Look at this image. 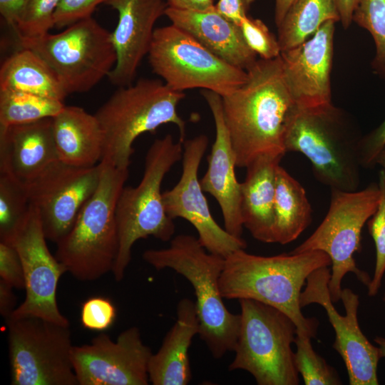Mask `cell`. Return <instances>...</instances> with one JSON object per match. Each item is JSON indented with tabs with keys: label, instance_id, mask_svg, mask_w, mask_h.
Returning <instances> with one entry per match:
<instances>
[{
	"label": "cell",
	"instance_id": "1",
	"mask_svg": "<svg viewBox=\"0 0 385 385\" xmlns=\"http://www.w3.org/2000/svg\"><path fill=\"white\" fill-rule=\"evenodd\" d=\"M247 73L241 86L222 97L223 118L238 168H246L264 154L287 153L284 126L294 106L280 56L257 60Z\"/></svg>",
	"mask_w": 385,
	"mask_h": 385
},
{
	"label": "cell",
	"instance_id": "2",
	"mask_svg": "<svg viewBox=\"0 0 385 385\" xmlns=\"http://www.w3.org/2000/svg\"><path fill=\"white\" fill-rule=\"evenodd\" d=\"M329 265L322 251L265 257L240 249L225 257L220 292L223 299H251L272 306L294 322L297 334L314 338L318 321L302 314V288L312 272Z\"/></svg>",
	"mask_w": 385,
	"mask_h": 385
},
{
	"label": "cell",
	"instance_id": "3",
	"mask_svg": "<svg viewBox=\"0 0 385 385\" xmlns=\"http://www.w3.org/2000/svg\"><path fill=\"white\" fill-rule=\"evenodd\" d=\"M143 259L157 270L171 269L190 282L196 297L199 336L213 358L221 359L233 351L240 314L227 309L220 292L225 258L208 252L195 236L178 235L167 248L145 250Z\"/></svg>",
	"mask_w": 385,
	"mask_h": 385
},
{
	"label": "cell",
	"instance_id": "4",
	"mask_svg": "<svg viewBox=\"0 0 385 385\" xmlns=\"http://www.w3.org/2000/svg\"><path fill=\"white\" fill-rule=\"evenodd\" d=\"M184 92L173 91L160 79L140 78L118 89L95 113L104 138L101 160L128 169L133 144L140 135L173 123L179 141L185 140L186 123L178 113Z\"/></svg>",
	"mask_w": 385,
	"mask_h": 385
},
{
	"label": "cell",
	"instance_id": "5",
	"mask_svg": "<svg viewBox=\"0 0 385 385\" xmlns=\"http://www.w3.org/2000/svg\"><path fill=\"white\" fill-rule=\"evenodd\" d=\"M98 185L69 230L57 243L56 259L76 279L95 281L112 272L118 248L115 207L129 176L101 160Z\"/></svg>",
	"mask_w": 385,
	"mask_h": 385
},
{
	"label": "cell",
	"instance_id": "6",
	"mask_svg": "<svg viewBox=\"0 0 385 385\" xmlns=\"http://www.w3.org/2000/svg\"><path fill=\"white\" fill-rule=\"evenodd\" d=\"M183 154V143L175 142L170 134L155 140L147 151L139 184L121 190L115 207L118 248L112 270L116 282L124 277L136 241L150 236L164 242L173 238L175 226L165 210L160 188Z\"/></svg>",
	"mask_w": 385,
	"mask_h": 385
},
{
	"label": "cell",
	"instance_id": "7",
	"mask_svg": "<svg viewBox=\"0 0 385 385\" xmlns=\"http://www.w3.org/2000/svg\"><path fill=\"white\" fill-rule=\"evenodd\" d=\"M361 138L344 113L332 107L307 111L294 106L284 126L286 152H298L311 162L319 182L352 192L360 183L359 145Z\"/></svg>",
	"mask_w": 385,
	"mask_h": 385
},
{
	"label": "cell",
	"instance_id": "8",
	"mask_svg": "<svg viewBox=\"0 0 385 385\" xmlns=\"http://www.w3.org/2000/svg\"><path fill=\"white\" fill-rule=\"evenodd\" d=\"M240 326L229 371L249 372L258 385H297V327L282 311L251 299H239Z\"/></svg>",
	"mask_w": 385,
	"mask_h": 385
},
{
	"label": "cell",
	"instance_id": "9",
	"mask_svg": "<svg viewBox=\"0 0 385 385\" xmlns=\"http://www.w3.org/2000/svg\"><path fill=\"white\" fill-rule=\"evenodd\" d=\"M17 39L20 47L34 51L51 68L68 95L88 92L116 63L111 32L92 16L58 34Z\"/></svg>",
	"mask_w": 385,
	"mask_h": 385
},
{
	"label": "cell",
	"instance_id": "10",
	"mask_svg": "<svg viewBox=\"0 0 385 385\" xmlns=\"http://www.w3.org/2000/svg\"><path fill=\"white\" fill-rule=\"evenodd\" d=\"M379 200L378 183H371L359 191L331 189L330 205L323 221L290 252L322 251L329 257L332 270L328 287L334 303L341 299L342 282L347 273L354 274L366 286L371 281L368 273L358 268L354 255L360 250L362 228L376 211Z\"/></svg>",
	"mask_w": 385,
	"mask_h": 385
},
{
	"label": "cell",
	"instance_id": "11",
	"mask_svg": "<svg viewBox=\"0 0 385 385\" xmlns=\"http://www.w3.org/2000/svg\"><path fill=\"white\" fill-rule=\"evenodd\" d=\"M148 56L153 72L176 91L200 88L222 97L247 78L246 71L223 61L172 24L155 29Z\"/></svg>",
	"mask_w": 385,
	"mask_h": 385
},
{
	"label": "cell",
	"instance_id": "12",
	"mask_svg": "<svg viewBox=\"0 0 385 385\" xmlns=\"http://www.w3.org/2000/svg\"><path fill=\"white\" fill-rule=\"evenodd\" d=\"M6 320L13 385H78L70 325L36 317Z\"/></svg>",
	"mask_w": 385,
	"mask_h": 385
},
{
	"label": "cell",
	"instance_id": "13",
	"mask_svg": "<svg viewBox=\"0 0 385 385\" xmlns=\"http://www.w3.org/2000/svg\"><path fill=\"white\" fill-rule=\"evenodd\" d=\"M46 240L39 213L30 205L13 234L6 240H1L11 243L17 250L25 279V299L9 318L36 317L70 325L56 301L58 283L66 270L49 251Z\"/></svg>",
	"mask_w": 385,
	"mask_h": 385
},
{
	"label": "cell",
	"instance_id": "14",
	"mask_svg": "<svg viewBox=\"0 0 385 385\" xmlns=\"http://www.w3.org/2000/svg\"><path fill=\"white\" fill-rule=\"evenodd\" d=\"M330 270L323 267L312 272L300 296V304L321 305L327 312L335 332L333 348L343 359L350 385H377V366L381 358L378 346L373 345L362 332L358 321L359 297L349 288L342 289L341 299L345 310L340 314L334 306L329 292Z\"/></svg>",
	"mask_w": 385,
	"mask_h": 385
},
{
	"label": "cell",
	"instance_id": "15",
	"mask_svg": "<svg viewBox=\"0 0 385 385\" xmlns=\"http://www.w3.org/2000/svg\"><path fill=\"white\" fill-rule=\"evenodd\" d=\"M101 173V163L83 168L58 160L24 183L30 205L38 212L47 240L57 243L69 232L96 191Z\"/></svg>",
	"mask_w": 385,
	"mask_h": 385
},
{
	"label": "cell",
	"instance_id": "16",
	"mask_svg": "<svg viewBox=\"0 0 385 385\" xmlns=\"http://www.w3.org/2000/svg\"><path fill=\"white\" fill-rule=\"evenodd\" d=\"M152 354L140 329L131 327L116 340L102 333L90 344L73 345L71 361L78 385H148Z\"/></svg>",
	"mask_w": 385,
	"mask_h": 385
},
{
	"label": "cell",
	"instance_id": "17",
	"mask_svg": "<svg viewBox=\"0 0 385 385\" xmlns=\"http://www.w3.org/2000/svg\"><path fill=\"white\" fill-rule=\"evenodd\" d=\"M183 171L180 180L171 189L163 192L168 215L173 220L180 217L196 230L201 245L210 252L227 257L233 252L245 249L242 238L230 235L212 217L203 193L198 170L207 148L208 138L204 134L185 139L183 143Z\"/></svg>",
	"mask_w": 385,
	"mask_h": 385
},
{
	"label": "cell",
	"instance_id": "18",
	"mask_svg": "<svg viewBox=\"0 0 385 385\" xmlns=\"http://www.w3.org/2000/svg\"><path fill=\"white\" fill-rule=\"evenodd\" d=\"M335 21H328L303 43L281 52L283 75L297 108L332 107L331 70Z\"/></svg>",
	"mask_w": 385,
	"mask_h": 385
},
{
	"label": "cell",
	"instance_id": "19",
	"mask_svg": "<svg viewBox=\"0 0 385 385\" xmlns=\"http://www.w3.org/2000/svg\"><path fill=\"white\" fill-rule=\"evenodd\" d=\"M118 12V24L111 32L116 63L108 78L117 87L133 83L138 68L148 54L158 19L165 15V0H106Z\"/></svg>",
	"mask_w": 385,
	"mask_h": 385
},
{
	"label": "cell",
	"instance_id": "20",
	"mask_svg": "<svg viewBox=\"0 0 385 385\" xmlns=\"http://www.w3.org/2000/svg\"><path fill=\"white\" fill-rule=\"evenodd\" d=\"M212 113L215 138L207 156V168L200 180L204 192L218 202L224 220V228L232 235L242 238L241 183L236 178V160L225 123L222 96L210 90H201Z\"/></svg>",
	"mask_w": 385,
	"mask_h": 385
},
{
	"label": "cell",
	"instance_id": "21",
	"mask_svg": "<svg viewBox=\"0 0 385 385\" xmlns=\"http://www.w3.org/2000/svg\"><path fill=\"white\" fill-rule=\"evenodd\" d=\"M58 160L52 118L0 127V172L26 183Z\"/></svg>",
	"mask_w": 385,
	"mask_h": 385
},
{
	"label": "cell",
	"instance_id": "22",
	"mask_svg": "<svg viewBox=\"0 0 385 385\" xmlns=\"http://www.w3.org/2000/svg\"><path fill=\"white\" fill-rule=\"evenodd\" d=\"M165 15L212 53L240 69L247 71L257 61L246 44L240 26L215 8L205 11L168 7Z\"/></svg>",
	"mask_w": 385,
	"mask_h": 385
},
{
	"label": "cell",
	"instance_id": "23",
	"mask_svg": "<svg viewBox=\"0 0 385 385\" xmlns=\"http://www.w3.org/2000/svg\"><path fill=\"white\" fill-rule=\"evenodd\" d=\"M284 154L267 153L249 164L241 183L243 226L262 242L274 243V202L277 167Z\"/></svg>",
	"mask_w": 385,
	"mask_h": 385
},
{
	"label": "cell",
	"instance_id": "24",
	"mask_svg": "<svg viewBox=\"0 0 385 385\" xmlns=\"http://www.w3.org/2000/svg\"><path fill=\"white\" fill-rule=\"evenodd\" d=\"M200 332L195 302L182 299L177 305V319L161 346L149 361L150 382L153 385H187L192 379L188 349Z\"/></svg>",
	"mask_w": 385,
	"mask_h": 385
},
{
	"label": "cell",
	"instance_id": "25",
	"mask_svg": "<svg viewBox=\"0 0 385 385\" xmlns=\"http://www.w3.org/2000/svg\"><path fill=\"white\" fill-rule=\"evenodd\" d=\"M58 160L76 167H92L102 160L104 138L95 114L76 106H65L52 118Z\"/></svg>",
	"mask_w": 385,
	"mask_h": 385
},
{
	"label": "cell",
	"instance_id": "26",
	"mask_svg": "<svg viewBox=\"0 0 385 385\" xmlns=\"http://www.w3.org/2000/svg\"><path fill=\"white\" fill-rule=\"evenodd\" d=\"M31 93L63 101L68 95L51 68L34 51L22 48L0 68V90Z\"/></svg>",
	"mask_w": 385,
	"mask_h": 385
},
{
	"label": "cell",
	"instance_id": "27",
	"mask_svg": "<svg viewBox=\"0 0 385 385\" xmlns=\"http://www.w3.org/2000/svg\"><path fill=\"white\" fill-rule=\"evenodd\" d=\"M312 220V207L302 185L279 165L274 202V243L296 240Z\"/></svg>",
	"mask_w": 385,
	"mask_h": 385
},
{
	"label": "cell",
	"instance_id": "28",
	"mask_svg": "<svg viewBox=\"0 0 385 385\" xmlns=\"http://www.w3.org/2000/svg\"><path fill=\"white\" fill-rule=\"evenodd\" d=\"M328 21H340L336 0H294L277 26L281 51L303 43Z\"/></svg>",
	"mask_w": 385,
	"mask_h": 385
},
{
	"label": "cell",
	"instance_id": "29",
	"mask_svg": "<svg viewBox=\"0 0 385 385\" xmlns=\"http://www.w3.org/2000/svg\"><path fill=\"white\" fill-rule=\"evenodd\" d=\"M65 106L63 101L52 98L16 90H0V127L53 118Z\"/></svg>",
	"mask_w": 385,
	"mask_h": 385
},
{
	"label": "cell",
	"instance_id": "30",
	"mask_svg": "<svg viewBox=\"0 0 385 385\" xmlns=\"http://www.w3.org/2000/svg\"><path fill=\"white\" fill-rule=\"evenodd\" d=\"M30 203L24 183L0 172V240H6L26 216Z\"/></svg>",
	"mask_w": 385,
	"mask_h": 385
},
{
	"label": "cell",
	"instance_id": "31",
	"mask_svg": "<svg viewBox=\"0 0 385 385\" xmlns=\"http://www.w3.org/2000/svg\"><path fill=\"white\" fill-rule=\"evenodd\" d=\"M310 337L296 334L294 365L306 385H339L342 384L336 370L317 354Z\"/></svg>",
	"mask_w": 385,
	"mask_h": 385
},
{
	"label": "cell",
	"instance_id": "32",
	"mask_svg": "<svg viewBox=\"0 0 385 385\" xmlns=\"http://www.w3.org/2000/svg\"><path fill=\"white\" fill-rule=\"evenodd\" d=\"M353 21L371 35L376 48L373 66L385 77V0H361Z\"/></svg>",
	"mask_w": 385,
	"mask_h": 385
},
{
	"label": "cell",
	"instance_id": "33",
	"mask_svg": "<svg viewBox=\"0 0 385 385\" xmlns=\"http://www.w3.org/2000/svg\"><path fill=\"white\" fill-rule=\"evenodd\" d=\"M379 200L373 215L367 221L368 230L376 249V262L374 275L367 286L368 295L377 294L385 272V170L379 173Z\"/></svg>",
	"mask_w": 385,
	"mask_h": 385
},
{
	"label": "cell",
	"instance_id": "34",
	"mask_svg": "<svg viewBox=\"0 0 385 385\" xmlns=\"http://www.w3.org/2000/svg\"><path fill=\"white\" fill-rule=\"evenodd\" d=\"M60 0H26L14 29L17 38L44 35L54 27L53 16Z\"/></svg>",
	"mask_w": 385,
	"mask_h": 385
},
{
	"label": "cell",
	"instance_id": "35",
	"mask_svg": "<svg viewBox=\"0 0 385 385\" xmlns=\"http://www.w3.org/2000/svg\"><path fill=\"white\" fill-rule=\"evenodd\" d=\"M239 26L247 46L262 59L270 60L280 56L278 38L262 20L248 16Z\"/></svg>",
	"mask_w": 385,
	"mask_h": 385
},
{
	"label": "cell",
	"instance_id": "36",
	"mask_svg": "<svg viewBox=\"0 0 385 385\" xmlns=\"http://www.w3.org/2000/svg\"><path fill=\"white\" fill-rule=\"evenodd\" d=\"M115 318L116 309L113 302L106 297H91L81 306V322L87 329L105 331L113 325Z\"/></svg>",
	"mask_w": 385,
	"mask_h": 385
},
{
	"label": "cell",
	"instance_id": "37",
	"mask_svg": "<svg viewBox=\"0 0 385 385\" xmlns=\"http://www.w3.org/2000/svg\"><path fill=\"white\" fill-rule=\"evenodd\" d=\"M106 0H60L53 16L55 28L68 27L92 16L96 7Z\"/></svg>",
	"mask_w": 385,
	"mask_h": 385
},
{
	"label": "cell",
	"instance_id": "38",
	"mask_svg": "<svg viewBox=\"0 0 385 385\" xmlns=\"http://www.w3.org/2000/svg\"><path fill=\"white\" fill-rule=\"evenodd\" d=\"M0 279L16 289L25 288L23 266L16 248L0 240Z\"/></svg>",
	"mask_w": 385,
	"mask_h": 385
},
{
	"label": "cell",
	"instance_id": "39",
	"mask_svg": "<svg viewBox=\"0 0 385 385\" xmlns=\"http://www.w3.org/2000/svg\"><path fill=\"white\" fill-rule=\"evenodd\" d=\"M385 148V120L370 133L361 138L359 145V158L363 168L375 165L378 155Z\"/></svg>",
	"mask_w": 385,
	"mask_h": 385
},
{
	"label": "cell",
	"instance_id": "40",
	"mask_svg": "<svg viewBox=\"0 0 385 385\" xmlns=\"http://www.w3.org/2000/svg\"><path fill=\"white\" fill-rule=\"evenodd\" d=\"M255 0H218L215 9L225 17L237 24L248 16V12Z\"/></svg>",
	"mask_w": 385,
	"mask_h": 385
},
{
	"label": "cell",
	"instance_id": "41",
	"mask_svg": "<svg viewBox=\"0 0 385 385\" xmlns=\"http://www.w3.org/2000/svg\"><path fill=\"white\" fill-rule=\"evenodd\" d=\"M26 0H0V14L6 24L13 30Z\"/></svg>",
	"mask_w": 385,
	"mask_h": 385
},
{
	"label": "cell",
	"instance_id": "42",
	"mask_svg": "<svg viewBox=\"0 0 385 385\" xmlns=\"http://www.w3.org/2000/svg\"><path fill=\"white\" fill-rule=\"evenodd\" d=\"M14 287L0 279V314L7 319L15 309L16 297Z\"/></svg>",
	"mask_w": 385,
	"mask_h": 385
},
{
	"label": "cell",
	"instance_id": "43",
	"mask_svg": "<svg viewBox=\"0 0 385 385\" xmlns=\"http://www.w3.org/2000/svg\"><path fill=\"white\" fill-rule=\"evenodd\" d=\"M168 7L193 11H205L215 6V0H165Z\"/></svg>",
	"mask_w": 385,
	"mask_h": 385
},
{
	"label": "cell",
	"instance_id": "44",
	"mask_svg": "<svg viewBox=\"0 0 385 385\" xmlns=\"http://www.w3.org/2000/svg\"><path fill=\"white\" fill-rule=\"evenodd\" d=\"M361 0H336L340 21L344 28L347 29L353 21L356 8Z\"/></svg>",
	"mask_w": 385,
	"mask_h": 385
},
{
	"label": "cell",
	"instance_id": "45",
	"mask_svg": "<svg viewBox=\"0 0 385 385\" xmlns=\"http://www.w3.org/2000/svg\"><path fill=\"white\" fill-rule=\"evenodd\" d=\"M294 0H275L274 21L278 26Z\"/></svg>",
	"mask_w": 385,
	"mask_h": 385
},
{
	"label": "cell",
	"instance_id": "46",
	"mask_svg": "<svg viewBox=\"0 0 385 385\" xmlns=\"http://www.w3.org/2000/svg\"><path fill=\"white\" fill-rule=\"evenodd\" d=\"M374 340L378 345L381 357L385 358V338L376 337Z\"/></svg>",
	"mask_w": 385,
	"mask_h": 385
},
{
	"label": "cell",
	"instance_id": "47",
	"mask_svg": "<svg viewBox=\"0 0 385 385\" xmlns=\"http://www.w3.org/2000/svg\"><path fill=\"white\" fill-rule=\"evenodd\" d=\"M375 164L379 165L385 170V148L378 155L375 160Z\"/></svg>",
	"mask_w": 385,
	"mask_h": 385
},
{
	"label": "cell",
	"instance_id": "48",
	"mask_svg": "<svg viewBox=\"0 0 385 385\" xmlns=\"http://www.w3.org/2000/svg\"><path fill=\"white\" fill-rule=\"evenodd\" d=\"M383 301L385 302V294H384V297H383Z\"/></svg>",
	"mask_w": 385,
	"mask_h": 385
}]
</instances>
